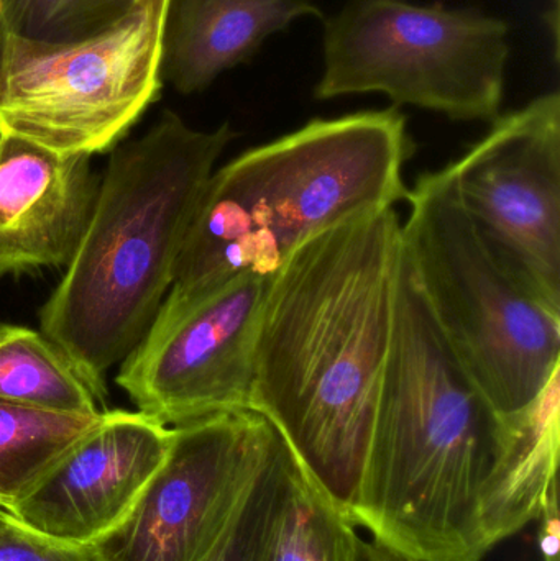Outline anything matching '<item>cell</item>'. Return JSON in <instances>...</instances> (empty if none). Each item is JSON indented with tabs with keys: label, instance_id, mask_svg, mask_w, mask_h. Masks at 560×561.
I'll return each instance as SVG.
<instances>
[{
	"label": "cell",
	"instance_id": "1",
	"mask_svg": "<svg viewBox=\"0 0 560 561\" xmlns=\"http://www.w3.org/2000/svg\"><path fill=\"white\" fill-rule=\"evenodd\" d=\"M401 256L395 207L339 224L286 260L260 320L252 411L347 516L390 352Z\"/></svg>",
	"mask_w": 560,
	"mask_h": 561
},
{
	"label": "cell",
	"instance_id": "2",
	"mask_svg": "<svg viewBox=\"0 0 560 561\" xmlns=\"http://www.w3.org/2000/svg\"><path fill=\"white\" fill-rule=\"evenodd\" d=\"M522 415L500 414L437 327L403 250L393 332L348 517L413 561H480L482 507Z\"/></svg>",
	"mask_w": 560,
	"mask_h": 561
},
{
	"label": "cell",
	"instance_id": "3",
	"mask_svg": "<svg viewBox=\"0 0 560 561\" xmlns=\"http://www.w3.org/2000/svg\"><path fill=\"white\" fill-rule=\"evenodd\" d=\"M397 107L315 118L214 171L160 310L173 312L243 275L273 278L319 233L395 207L413 154Z\"/></svg>",
	"mask_w": 560,
	"mask_h": 561
},
{
	"label": "cell",
	"instance_id": "4",
	"mask_svg": "<svg viewBox=\"0 0 560 561\" xmlns=\"http://www.w3.org/2000/svg\"><path fill=\"white\" fill-rule=\"evenodd\" d=\"M229 124L191 128L164 111L140 138L115 145L88 229L43 306L42 332L102 401L105 373L140 343L170 293L178 259Z\"/></svg>",
	"mask_w": 560,
	"mask_h": 561
},
{
	"label": "cell",
	"instance_id": "5",
	"mask_svg": "<svg viewBox=\"0 0 560 561\" xmlns=\"http://www.w3.org/2000/svg\"><path fill=\"white\" fill-rule=\"evenodd\" d=\"M407 203L403 250L444 339L500 414H523L560 376V312L495 259L449 167L421 176Z\"/></svg>",
	"mask_w": 560,
	"mask_h": 561
},
{
	"label": "cell",
	"instance_id": "6",
	"mask_svg": "<svg viewBox=\"0 0 560 561\" xmlns=\"http://www.w3.org/2000/svg\"><path fill=\"white\" fill-rule=\"evenodd\" d=\"M510 26L477 9L410 0H348L324 19L321 101L378 92L453 121H495Z\"/></svg>",
	"mask_w": 560,
	"mask_h": 561
},
{
	"label": "cell",
	"instance_id": "7",
	"mask_svg": "<svg viewBox=\"0 0 560 561\" xmlns=\"http://www.w3.org/2000/svg\"><path fill=\"white\" fill-rule=\"evenodd\" d=\"M170 0H135L85 38H0V130L62 154L104 153L163 89Z\"/></svg>",
	"mask_w": 560,
	"mask_h": 561
},
{
	"label": "cell",
	"instance_id": "8",
	"mask_svg": "<svg viewBox=\"0 0 560 561\" xmlns=\"http://www.w3.org/2000/svg\"><path fill=\"white\" fill-rule=\"evenodd\" d=\"M255 411L173 427L167 460L130 516L91 547L98 561H206L232 523L275 440Z\"/></svg>",
	"mask_w": 560,
	"mask_h": 561
},
{
	"label": "cell",
	"instance_id": "9",
	"mask_svg": "<svg viewBox=\"0 0 560 561\" xmlns=\"http://www.w3.org/2000/svg\"><path fill=\"white\" fill-rule=\"evenodd\" d=\"M460 204L495 259L560 312V95L496 117L450 164Z\"/></svg>",
	"mask_w": 560,
	"mask_h": 561
},
{
	"label": "cell",
	"instance_id": "10",
	"mask_svg": "<svg viewBox=\"0 0 560 561\" xmlns=\"http://www.w3.org/2000/svg\"><path fill=\"white\" fill-rule=\"evenodd\" d=\"M272 278L243 273L173 312L158 310L115 382L168 427L252 411L260 320Z\"/></svg>",
	"mask_w": 560,
	"mask_h": 561
},
{
	"label": "cell",
	"instance_id": "11",
	"mask_svg": "<svg viewBox=\"0 0 560 561\" xmlns=\"http://www.w3.org/2000/svg\"><path fill=\"white\" fill-rule=\"evenodd\" d=\"M173 427L137 411L99 424L0 520L49 542L94 547L125 523L167 460Z\"/></svg>",
	"mask_w": 560,
	"mask_h": 561
},
{
	"label": "cell",
	"instance_id": "12",
	"mask_svg": "<svg viewBox=\"0 0 560 561\" xmlns=\"http://www.w3.org/2000/svg\"><path fill=\"white\" fill-rule=\"evenodd\" d=\"M101 180L88 154H62L0 130V278L68 266Z\"/></svg>",
	"mask_w": 560,
	"mask_h": 561
},
{
	"label": "cell",
	"instance_id": "13",
	"mask_svg": "<svg viewBox=\"0 0 560 561\" xmlns=\"http://www.w3.org/2000/svg\"><path fill=\"white\" fill-rule=\"evenodd\" d=\"M324 19L311 0H170L161 78L180 94L206 91L249 62L273 33L301 16Z\"/></svg>",
	"mask_w": 560,
	"mask_h": 561
},
{
	"label": "cell",
	"instance_id": "14",
	"mask_svg": "<svg viewBox=\"0 0 560 561\" xmlns=\"http://www.w3.org/2000/svg\"><path fill=\"white\" fill-rule=\"evenodd\" d=\"M559 378L522 415L515 438L493 478L482 507L487 552L538 520L549 488L558 481Z\"/></svg>",
	"mask_w": 560,
	"mask_h": 561
},
{
	"label": "cell",
	"instance_id": "15",
	"mask_svg": "<svg viewBox=\"0 0 560 561\" xmlns=\"http://www.w3.org/2000/svg\"><path fill=\"white\" fill-rule=\"evenodd\" d=\"M0 401L65 414H98L99 398L43 332L0 323Z\"/></svg>",
	"mask_w": 560,
	"mask_h": 561
},
{
	"label": "cell",
	"instance_id": "16",
	"mask_svg": "<svg viewBox=\"0 0 560 561\" xmlns=\"http://www.w3.org/2000/svg\"><path fill=\"white\" fill-rule=\"evenodd\" d=\"M102 412L65 414L0 401V511L32 493L99 424Z\"/></svg>",
	"mask_w": 560,
	"mask_h": 561
},
{
	"label": "cell",
	"instance_id": "17",
	"mask_svg": "<svg viewBox=\"0 0 560 561\" xmlns=\"http://www.w3.org/2000/svg\"><path fill=\"white\" fill-rule=\"evenodd\" d=\"M365 537L293 458L266 561H362Z\"/></svg>",
	"mask_w": 560,
	"mask_h": 561
},
{
	"label": "cell",
	"instance_id": "18",
	"mask_svg": "<svg viewBox=\"0 0 560 561\" xmlns=\"http://www.w3.org/2000/svg\"><path fill=\"white\" fill-rule=\"evenodd\" d=\"M292 463V451L276 432L245 500L206 561H266L270 536L288 486Z\"/></svg>",
	"mask_w": 560,
	"mask_h": 561
},
{
	"label": "cell",
	"instance_id": "19",
	"mask_svg": "<svg viewBox=\"0 0 560 561\" xmlns=\"http://www.w3.org/2000/svg\"><path fill=\"white\" fill-rule=\"evenodd\" d=\"M135 0H0V38L42 42L85 38L114 23Z\"/></svg>",
	"mask_w": 560,
	"mask_h": 561
},
{
	"label": "cell",
	"instance_id": "20",
	"mask_svg": "<svg viewBox=\"0 0 560 561\" xmlns=\"http://www.w3.org/2000/svg\"><path fill=\"white\" fill-rule=\"evenodd\" d=\"M0 561H98L91 547H69L0 520Z\"/></svg>",
	"mask_w": 560,
	"mask_h": 561
},
{
	"label": "cell",
	"instance_id": "21",
	"mask_svg": "<svg viewBox=\"0 0 560 561\" xmlns=\"http://www.w3.org/2000/svg\"><path fill=\"white\" fill-rule=\"evenodd\" d=\"M559 490L558 481L549 488L539 514V547L545 561H559Z\"/></svg>",
	"mask_w": 560,
	"mask_h": 561
},
{
	"label": "cell",
	"instance_id": "22",
	"mask_svg": "<svg viewBox=\"0 0 560 561\" xmlns=\"http://www.w3.org/2000/svg\"><path fill=\"white\" fill-rule=\"evenodd\" d=\"M362 561H413L403 559V557L397 556V553L390 552V550L384 549V547L375 543L374 540L365 537L364 549H362Z\"/></svg>",
	"mask_w": 560,
	"mask_h": 561
}]
</instances>
